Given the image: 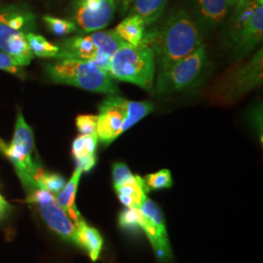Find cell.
<instances>
[{
    "instance_id": "1",
    "label": "cell",
    "mask_w": 263,
    "mask_h": 263,
    "mask_svg": "<svg viewBox=\"0 0 263 263\" xmlns=\"http://www.w3.org/2000/svg\"><path fill=\"white\" fill-rule=\"evenodd\" d=\"M142 42L152 49L160 71L203 45L196 20L183 9L172 10L157 26L146 29Z\"/></svg>"
},
{
    "instance_id": "2",
    "label": "cell",
    "mask_w": 263,
    "mask_h": 263,
    "mask_svg": "<svg viewBox=\"0 0 263 263\" xmlns=\"http://www.w3.org/2000/svg\"><path fill=\"white\" fill-rule=\"evenodd\" d=\"M263 83L262 48L249 60L241 59L205 89L203 97L214 105L228 106L241 101Z\"/></svg>"
},
{
    "instance_id": "3",
    "label": "cell",
    "mask_w": 263,
    "mask_h": 263,
    "mask_svg": "<svg viewBox=\"0 0 263 263\" xmlns=\"http://www.w3.org/2000/svg\"><path fill=\"white\" fill-rule=\"evenodd\" d=\"M36 29V16L28 5H0V51L9 54L23 67L33 59L27 35Z\"/></svg>"
},
{
    "instance_id": "4",
    "label": "cell",
    "mask_w": 263,
    "mask_h": 263,
    "mask_svg": "<svg viewBox=\"0 0 263 263\" xmlns=\"http://www.w3.org/2000/svg\"><path fill=\"white\" fill-rule=\"evenodd\" d=\"M155 109L151 102H133L116 95L107 97L99 105L97 135L105 146L128 131Z\"/></svg>"
},
{
    "instance_id": "5",
    "label": "cell",
    "mask_w": 263,
    "mask_h": 263,
    "mask_svg": "<svg viewBox=\"0 0 263 263\" xmlns=\"http://www.w3.org/2000/svg\"><path fill=\"white\" fill-rule=\"evenodd\" d=\"M46 76L56 84L68 85L85 91L100 94L119 93L117 85L107 71L90 61L57 59L48 64Z\"/></svg>"
},
{
    "instance_id": "6",
    "label": "cell",
    "mask_w": 263,
    "mask_h": 263,
    "mask_svg": "<svg viewBox=\"0 0 263 263\" xmlns=\"http://www.w3.org/2000/svg\"><path fill=\"white\" fill-rule=\"evenodd\" d=\"M228 45L238 60L253 52L263 38V0H237L228 25Z\"/></svg>"
},
{
    "instance_id": "7",
    "label": "cell",
    "mask_w": 263,
    "mask_h": 263,
    "mask_svg": "<svg viewBox=\"0 0 263 263\" xmlns=\"http://www.w3.org/2000/svg\"><path fill=\"white\" fill-rule=\"evenodd\" d=\"M155 68V57L149 46L143 42L139 46L124 43L111 57L107 72L113 80L128 82L151 91Z\"/></svg>"
},
{
    "instance_id": "8",
    "label": "cell",
    "mask_w": 263,
    "mask_h": 263,
    "mask_svg": "<svg viewBox=\"0 0 263 263\" xmlns=\"http://www.w3.org/2000/svg\"><path fill=\"white\" fill-rule=\"evenodd\" d=\"M209 67L207 52L205 46L202 45L168 69L160 71L156 79L155 92L159 95H170L197 89L204 83Z\"/></svg>"
},
{
    "instance_id": "9",
    "label": "cell",
    "mask_w": 263,
    "mask_h": 263,
    "mask_svg": "<svg viewBox=\"0 0 263 263\" xmlns=\"http://www.w3.org/2000/svg\"><path fill=\"white\" fill-rule=\"evenodd\" d=\"M33 151V132L26 121L21 109L18 108L12 140L10 142H6L0 139V152L13 165L21 183L32 179L33 172L39 165V162L32 157Z\"/></svg>"
},
{
    "instance_id": "10",
    "label": "cell",
    "mask_w": 263,
    "mask_h": 263,
    "mask_svg": "<svg viewBox=\"0 0 263 263\" xmlns=\"http://www.w3.org/2000/svg\"><path fill=\"white\" fill-rule=\"evenodd\" d=\"M22 185L27 192V202L36 206L40 216L49 228L64 240L76 244V224L60 206L56 196L46 189L40 187L33 179Z\"/></svg>"
},
{
    "instance_id": "11",
    "label": "cell",
    "mask_w": 263,
    "mask_h": 263,
    "mask_svg": "<svg viewBox=\"0 0 263 263\" xmlns=\"http://www.w3.org/2000/svg\"><path fill=\"white\" fill-rule=\"evenodd\" d=\"M141 229L147 236L151 247L160 261L168 262L173 258L165 219L159 206L149 198L142 202Z\"/></svg>"
},
{
    "instance_id": "12",
    "label": "cell",
    "mask_w": 263,
    "mask_h": 263,
    "mask_svg": "<svg viewBox=\"0 0 263 263\" xmlns=\"http://www.w3.org/2000/svg\"><path fill=\"white\" fill-rule=\"evenodd\" d=\"M116 12L114 0H73L71 16L77 29L83 33L106 28Z\"/></svg>"
},
{
    "instance_id": "13",
    "label": "cell",
    "mask_w": 263,
    "mask_h": 263,
    "mask_svg": "<svg viewBox=\"0 0 263 263\" xmlns=\"http://www.w3.org/2000/svg\"><path fill=\"white\" fill-rule=\"evenodd\" d=\"M237 0H194V11L200 29L219 27L232 13Z\"/></svg>"
},
{
    "instance_id": "14",
    "label": "cell",
    "mask_w": 263,
    "mask_h": 263,
    "mask_svg": "<svg viewBox=\"0 0 263 263\" xmlns=\"http://www.w3.org/2000/svg\"><path fill=\"white\" fill-rule=\"evenodd\" d=\"M56 59H72L94 62L98 56V47L91 35H76L62 40Z\"/></svg>"
},
{
    "instance_id": "15",
    "label": "cell",
    "mask_w": 263,
    "mask_h": 263,
    "mask_svg": "<svg viewBox=\"0 0 263 263\" xmlns=\"http://www.w3.org/2000/svg\"><path fill=\"white\" fill-rule=\"evenodd\" d=\"M98 135H79L72 141L71 153L76 160V168L90 172L97 164L96 151L98 146Z\"/></svg>"
},
{
    "instance_id": "16",
    "label": "cell",
    "mask_w": 263,
    "mask_h": 263,
    "mask_svg": "<svg viewBox=\"0 0 263 263\" xmlns=\"http://www.w3.org/2000/svg\"><path fill=\"white\" fill-rule=\"evenodd\" d=\"M91 37L98 47V56L95 59V65L108 71V66L113 54L125 43L113 30H97L92 32Z\"/></svg>"
},
{
    "instance_id": "17",
    "label": "cell",
    "mask_w": 263,
    "mask_h": 263,
    "mask_svg": "<svg viewBox=\"0 0 263 263\" xmlns=\"http://www.w3.org/2000/svg\"><path fill=\"white\" fill-rule=\"evenodd\" d=\"M114 189L123 205L130 209H140L144 199L147 197L146 193L149 192L144 179L138 175H134L131 179Z\"/></svg>"
},
{
    "instance_id": "18",
    "label": "cell",
    "mask_w": 263,
    "mask_h": 263,
    "mask_svg": "<svg viewBox=\"0 0 263 263\" xmlns=\"http://www.w3.org/2000/svg\"><path fill=\"white\" fill-rule=\"evenodd\" d=\"M76 226V244L83 248L93 261L98 260L104 245L103 237L96 228L87 224L83 218Z\"/></svg>"
},
{
    "instance_id": "19",
    "label": "cell",
    "mask_w": 263,
    "mask_h": 263,
    "mask_svg": "<svg viewBox=\"0 0 263 263\" xmlns=\"http://www.w3.org/2000/svg\"><path fill=\"white\" fill-rule=\"evenodd\" d=\"M82 173L83 172L81 170L76 168L71 178L67 182H66L64 188L56 195L58 203L64 209V211L74 222V224L83 218L76 206V192H77V188L79 185Z\"/></svg>"
},
{
    "instance_id": "20",
    "label": "cell",
    "mask_w": 263,
    "mask_h": 263,
    "mask_svg": "<svg viewBox=\"0 0 263 263\" xmlns=\"http://www.w3.org/2000/svg\"><path fill=\"white\" fill-rule=\"evenodd\" d=\"M169 0H134L128 10L129 15H138L151 28L161 18Z\"/></svg>"
},
{
    "instance_id": "21",
    "label": "cell",
    "mask_w": 263,
    "mask_h": 263,
    "mask_svg": "<svg viewBox=\"0 0 263 263\" xmlns=\"http://www.w3.org/2000/svg\"><path fill=\"white\" fill-rule=\"evenodd\" d=\"M146 30L144 21L138 15H129L119 23L114 31L123 41L132 46L141 44Z\"/></svg>"
},
{
    "instance_id": "22",
    "label": "cell",
    "mask_w": 263,
    "mask_h": 263,
    "mask_svg": "<svg viewBox=\"0 0 263 263\" xmlns=\"http://www.w3.org/2000/svg\"><path fill=\"white\" fill-rule=\"evenodd\" d=\"M28 47L33 57L43 59H55L59 55L60 48L56 44L48 41L46 38L35 32H29L27 35Z\"/></svg>"
},
{
    "instance_id": "23",
    "label": "cell",
    "mask_w": 263,
    "mask_h": 263,
    "mask_svg": "<svg viewBox=\"0 0 263 263\" xmlns=\"http://www.w3.org/2000/svg\"><path fill=\"white\" fill-rule=\"evenodd\" d=\"M32 179L40 187L46 189L55 196L64 188L66 182L63 176L55 173L45 172L40 164L36 167V169L34 170Z\"/></svg>"
},
{
    "instance_id": "24",
    "label": "cell",
    "mask_w": 263,
    "mask_h": 263,
    "mask_svg": "<svg viewBox=\"0 0 263 263\" xmlns=\"http://www.w3.org/2000/svg\"><path fill=\"white\" fill-rule=\"evenodd\" d=\"M43 22L48 30L56 36H66L77 30L76 25L71 20L62 19L53 16H44Z\"/></svg>"
},
{
    "instance_id": "25",
    "label": "cell",
    "mask_w": 263,
    "mask_h": 263,
    "mask_svg": "<svg viewBox=\"0 0 263 263\" xmlns=\"http://www.w3.org/2000/svg\"><path fill=\"white\" fill-rule=\"evenodd\" d=\"M143 179L149 192L152 190H160V189L172 187L174 183L172 174L168 169L160 170L156 173L146 175Z\"/></svg>"
},
{
    "instance_id": "26",
    "label": "cell",
    "mask_w": 263,
    "mask_h": 263,
    "mask_svg": "<svg viewBox=\"0 0 263 263\" xmlns=\"http://www.w3.org/2000/svg\"><path fill=\"white\" fill-rule=\"evenodd\" d=\"M141 213L140 209L126 208L119 216V226L125 230L134 231L141 228Z\"/></svg>"
},
{
    "instance_id": "27",
    "label": "cell",
    "mask_w": 263,
    "mask_h": 263,
    "mask_svg": "<svg viewBox=\"0 0 263 263\" xmlns=\"http://www.w3.org/2000/svg\"><path fill=\"white\" fill-rule=\"evenodd\" d=\"M25 67L20 66L19 64L10 56L9 54L0 51V70L6 71L12 76H17L24 79L26 77Z\"/></svg>"
},
{
    "instance_id": "28",
    "label": "cell",
    "mask_w": 263,
    "mask_h": 263,
    "mask_svg": "<svg viewBox=\"0 0 263 263\" xmlns=\"http://www.w3.org/2000/svg\"><path fill=\"white\" fill-rule=\"evenodd\" d=\"M76 128L81 135L97 134L98 115L95 114H80L76 117Z\"/></svg>"
},
{
    "instance_id": "29",
    "label": "cell",
    "mask_w": 263,
    "mask_h": 263,
    "mask_svg": "<svg viewBox=\"0 0 263 263\" xmlns=\"http://www.w3.org/2000/svg\"><path fill=\"white\" fill-rule=\"evenodd\" d=\"M134 175L132 174L129 167L123 162H115L112 165L113 187L118 186L120 184L131 179Z\"/></svg>"
},
{
    "instance_id": "30",
    "label": "cell",
    "mask_w": 263,
    "mask_h": 263,
    "mask_svg": "<svg viewBox=\"0 0 263 263\" xmlns=\"http://www.w3.org/2000/svg\"><path fill=\"white\" fill-rule=\"evenodd\" d=\"M11 211H12V206L5 200V198L2 196L0 192V222L7 217Z\"/></svg>"
},
{
    "instance_id": "31",
    "label": "cell",
    "mask_w": 263,
    "mask_h": 263,
    "mask_svg": "<svg viewBox=\"0 0 263 263\" xmlns=\"http://www.w3.org/2000/svg\"><path fill=\"white\" fill-rule=\"evenodd\" d=\"M116 4V10H119L120 15L124 16L131 6L132 2L134 0H114Z\"/></svg>"
}]
</instances>
